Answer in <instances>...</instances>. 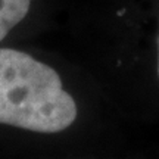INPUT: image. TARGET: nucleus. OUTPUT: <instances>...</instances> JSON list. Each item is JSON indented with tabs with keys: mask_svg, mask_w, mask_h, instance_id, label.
<instances>
[{
	"mask_svg": "<svg viewBox=\"0 0 159 159\" xmlns=\"http://www.w3.org/2000/svg\"><path fill=\"white\" fill-rule=\"evenodd\" d=\"M77 119V103L55 69L28 53L0 49V124L53 134Z\"/></svg>",
	"mask_w": 159,
	"mask_h": 159,
	"instance_id": "obj_1",
	"label": "nucleus"
},
{
	"mask_svg": "<svg viewBox=\"0 0 159 159\" xmlns=\"http://www.w3.org/2000/svg\"><path fill=\"white\" fill-rule=\"evenodd\" d=\"M158 75H159V39H158Z\"/></svg>",
	"mask_w": 159,
	"mask_h": 159,
	"instance_id": "obj_3",
	"label": "nucleus"
},
{
	"mask_svg": "<svg viewBox=\"0 0 159 159\" xmlns=\"http://www.w3.org/2000/svg\"><path fill=\"white\" fill-rule=\"evenodd\" d=\"M31 0H0V41L27 16Z\"/></svg>",
	"mask_w": 159,
	"mask_h": 159,
	"instance_id": "obj_2",
	"label": "nucleus"
}]
</instances>
